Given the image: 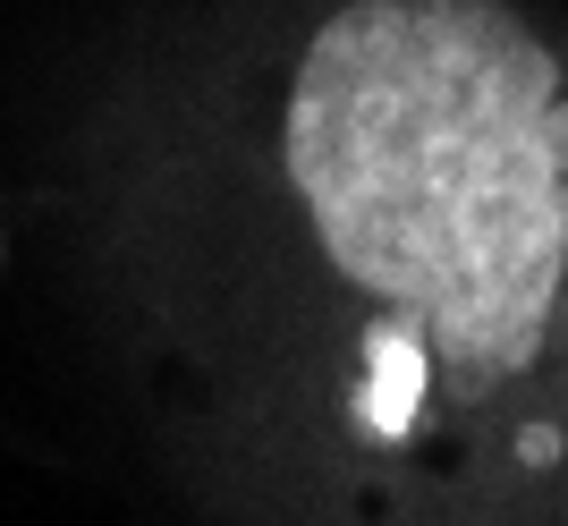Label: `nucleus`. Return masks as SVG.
Here are the masks:
<instances>
[{
  "label": "nucleus",
  "mask_w": 568,
  "mask_h": 526,
  "mask_svg": "<svg viewBox=\"0 0 568 526\" xmlns=\"http://www.w3.org/2000/svg\"><path fill=\"white\" fill-rule=\"evenodd\" d=\"M288 188L458 399L526 374L568 281V94L509 0H348L288 77Z\"/></svg>",
  "instance_id": "nucleus-1"
}]
</instances>
